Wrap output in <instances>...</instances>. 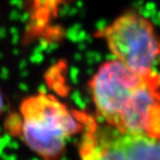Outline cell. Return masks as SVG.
Returning a JSON list of instances; mask_svg holds the SVG:
<instances>
[{
    "label": "cell",
    "instance_id": "1",
    "mask_svg": "<svg viewBox=\"0 0 160 160\" xmlns=\"http://www.w3.org/2000/svg\"><path fill=\"white\" fill-rule=\"evenodd\" d=\"M98 118L115 128L160 138V75L142 73L114 59L89 82Z\"/></svg>",
    "mask_w": 160,
    "mask_h": 160
},
{
    "label": "cell",
    "instance_id": "2",
    "mask_svg": "<svg viewBox=\"0 0 160 160\" xmlns=\"http://www.w3.org/2000/svg\"><path fill=\"white\" fill-rule=\"evenodd\" d=\"M83 115L55 96L40 92L22 100L9 125L11 132L42 160H62L68 140L83 130Z\"/></svg>",
    "mask_w": 160,
    "mask_h": 160
},
{
    "label": "cell",
    "instance_id": "3",
    "mask_svg": "<svg viewBox=\"0 0 160 160\" xmlns=\"http://www.w3.org/2000/svg\"><path fill=\"white\" fill-rule=\"evenodd\" d=\"M79 160H160V138L123 132L84 112Z\"/></svg>",
    "mask_w": 160,
    "mask_h": 160
},
{
    "label": "cell",
    "instance_id": "4",
    "mask_svg": "<svg viewBox=\"0 0 160 160\" xmlns=\"http://www.w3.org/2000/svg\"><path fill=\"white\" fill-rule=\"evenodd\" d=\"M101 36L116 60L138 72L153 71L160 55V40L148 19L127 12L102 30Z\"/></svg>",
    "mask_w": 160,
    "mask_h": 160
},
{
    "label": "cell",
    "instance_id": "5",
    "mask_svg": "<svg viewBox=\"0 0 160 160\" xmlns=\"http://www.w3.org/2000/svg\"><path fill=\"white\" fill-rule=\"evenodd\" d=\"M3 108H4V101H3L2 94L0 92V115H1V113L3 111Z\"/></svg>",
    "mask_w": 160,
    "mask_h": 160
}]
</instances>
